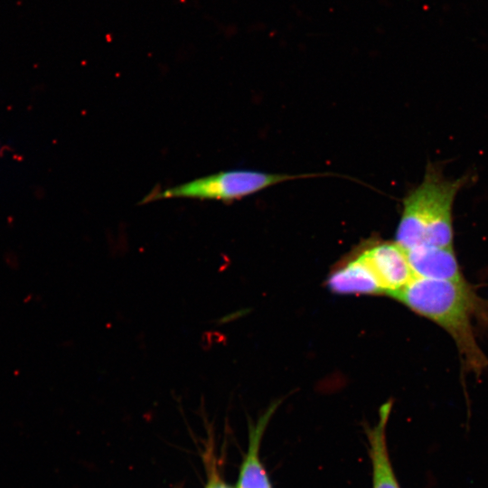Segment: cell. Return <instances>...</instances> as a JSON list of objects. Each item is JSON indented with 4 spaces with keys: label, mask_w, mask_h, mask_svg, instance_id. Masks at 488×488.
<instances>
[{
    "label": "cell",
    "mask_w": 488,
    "mask_h": 488,
    "mask_svg": "<svg viewBox=\"0 0 488 488\" xmlns=\"http://www.w3.org/2000/svg\"><path fill=\"white\" fill-rule=\"evenodd\" d=\"M393 298L446 330L467 371L480 375L488 368V358L477 343L474 326V319L488 320V306L467 282L415 277Z\"/></svg>",
    "instance_id": "1"
},
{
    "label": "cell",
    "mask_w": 488,
    "mask_h": 488,
    "mask_svg": "<svg viewBox=\"0 0 488 488\" xmlns=\"http://www.w3.org/2000/svg\"><path fill=\"white\" fill-rule=\"evenodd\" d=\"M469 177H444L428 164L421 183L402 200L396 242L406 251L419 246L453 248V205Z\"/></svg>",
    "instance_id": "2"
},
{
    "label": "cell",
    "mask_w": 488,
    "mask_h": 488,
    "mask_svg": "<svg viewBox=\"0 0 488 488\" xmlns=\"http://www.w3.org/2000/svg\"><path fill=\"white\" fill-rule=\"evenodd\" d=\"M315 175L317 174H273L253 170L221 171L164 190L151 192L144 197L142 203L171 198L230 202L283 182Z\"/></svg>",
    "instance_id": "3"
},
{
    "label": "cell",
    "mask_w": 488,
    "mask_h": 488,
    "mask_svg": "<svg viewBox=\"0 0 488 488\" xmlns=\"http://www.w3.org/2000/svg\"><path fill=\"white\" fill-rule=\"evenodd\" d=\"M362 256L375 274L383 293L394 296L415 277L407 251L395 242H375Z\"/></svg>",
    "instance_id": "4"
},
{
    "label": "cell",
    "mask_w": 488,
    "mask_h": 488,
    "mask_svg": "<svg viewBox=\"0 0 488 488\" xmlns=\"http://www.w3.org/2000/svg\"><path fill=\"white\" fill-rule=\"evenodd\" d=\"M415 277L455 283L466 282L454 248L419 246L407 250Z\"/></svg>",
    "instance_id": "5"
},
{
    "label": "cell",
    "mask_w": 488,
    "mask_h": 488,
    "mask_svg": "<svg viewBox=\"0 0 488 488\" xmlns=\"http://www.w3.org/2000/svg\"><path fill=\"white\" fill-rule=\"evenodd\" d=\"M391 409V402L380 409L376 426L368 430L370 455L372 463V488H399L389 456L386 427Z\"/></svg>",
    "instance_id": "6"
},
{
    "label": "cell",
    "mask_w": 488,
    "mask_h": 488,
    "mask_svg": "<svg viewBox=\"0 0 488 488\" xmlns=\"http://www.w3.org/2000/svg\"><path fill=\"white\" fill-rule=\"evenodd\" d=\"M331 291L338 294H382L371 267L361 253L333 272L328 279Z\"/></svg>",
    "instance_id": "7"
},
{
    "label": "cell",
    "mask_w": 488,
    "mask_h": 488,
    "mask_svg": "<svg viewBox=\"0 0 488 488\" xmlns=\"http://www.w3.org/2000/svg\"><path fill=\"white\" fill-rule=\"evenodd\" d=\"M272 412L273 408L268 409L250 428L249 448L241 465L237 488H272L259 458L261 438Z\"/></svg>",
    "instance_id": "8"
},
{
    "label": "cell",
    "mask_w": 488,
    "mask_h": 488,
    "mask_svg": "<svg viewBox=\"0 0 488 488\" xmlns=\"http://www.w3.org/2000/svg\"><path fill=\"white\" fill-rule=\"evenodd\" d=\"M205 488H232V487L228 485L224 481H222L221 477L219 476V474L213 471L210 474V477L208 479V483Z\"/></svg>",
    "instance_id": "9"
}]
</instances>
